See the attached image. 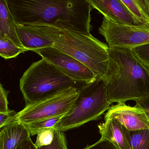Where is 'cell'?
<instances>
[{
    "mask_svg": "<svg viewBox=\"0 0 149 149\" xmlns=\"http://www.w3.org/2000/svg\"><path fill=\"white\" fill-rule=\"evenodd\" d=\"M111 104L105 83L102 78H97L78 89V95L72 108L54 129L64 132L98 120L110 109Z\"/></svg>",
    "mask_w": 149,
    "mask_h": 149,
    "instance_id": "obj_5",
    "label": "cell"
},
{
    "mask_svg": "<svg viewBox=\"0 0 149 149\" xmlns=\"http://www.w3.org/2000/svg\"><path fill=\"white\" fill-rule=\"evenodd\" d=\"M17 113L14 110H10L7 113L0 112V129H1L6 125L17 122Z\"/></svg>",
    "mask_w": 149,
    "mask_h": 149,
    "instance_id": "obj_22",
    "label": "cell"
},
{
    "mask_svg": "<svg viewBox=\"0 0 149 149\" xmlns=\"http://www.w3.org/2000/svg\"><path fill=\"white\" fill-rule=\"evenodd\" d=\"M124 131L130 149H149V129Z\"/></svg>",
    "mask_w": 149,
    "mask_h": 149,
    "instance_id": "obj_15",
    "label": "cell"
},
{
    "mask_svg": "<svg viewBox=\"0 0 149 149\" xmlns=\"http://www.w3.org/2000/svg\"><path fill=\"white\" fill-rule=\"evenodd\" d=\"M47 36L54 42L53 47L76 59L102 78L108 66V45L90 34L62 29L53 25L45 27Z\"/></svg>",
    "mask_w": 149,
    "mask_h": 149,
    "instance_id": "obj_3",
    "label": "cell"
},
{
    "mask_svg": "<svg viewBox=\"0 0 149 149\" xmlns=\"http://www.w3.org/2000/svg\"><path fill=\"white\" fill-rule=\"evenodd\" d=\"M135 102L136 104L144 110L149 120V95L145 97L139 99Z\"/></svg>",
    "mask_w": 149,
    "mask_h": 149,
    "instance_id": "obj_25",
    "label": "cell"
},
{
    "mask_svg": "<svg viewBox=\"0 0 149 149\" xmlns=\"http://www.w3.org/2000/svg\"><path fill=\"white\" fill-rule=\"evenodd\" d=\"M19 39L26 51L39 50L52 47L54 42L47 36L43 24L17 25Z\"/></svg>",
    "mask_w": 149,
    "mask_h": 149,
    "instance_id": "obj_11",
    "label": "cell"
},
{
    "mask_svg": "<svg viewBox=\"0 0 149 149\" xmlns=\"http://www.w3.org/2000/svg\"><path fill=\"white\" fill-rule=\"evenodd\" d=\"M84 149H118L108 140L101 138L95 143L88 145Z\"/></svg>",
    "mask_w": 149,
    "mask_h": 149,
    "instance_id": "obj_24",
    "label": "cell"
},
{
    "mask_svg": "<svg viewBox=\"0 0 149 149\" xmlns=\"http://www.w3.org/2000/svg\"><path fill=\"white\" fill-rule=\"evenodd\" d=\"M108 66L102 79L111 104L136 101L149 95V69L132 49L109 47Z\"/></svg>",
    "mask_w": 149,
    "mask_h": 149,
    "instance_id": "obj_2",
    "label": "cell"
},
{
    "mask_svg": "<svg viewBox=\"0 0 149 149\" xmlns=\"http://www.w3.org/2000/svg\"><path fill=\"white\" fill-rule=\"evenodd\" d=\"M140 25L149 28V16L143 0H122Z\"/></svg>",
    "mask_w": 149,
    "mask_h": 149,
    "instance_id": "obj_16",
    "label": "cell"
},
{
    "mask_svg": "<svg viewBox=\"0 0 149 149\" xmlns=\"http://www.w3.org/2000/svg\"><path fill=\"white\" fill-rule=\"evenodd\" d=\"M64 116H58L51 118L39 120L25 124L30 135H37L39 132L43 130L54 128Z\"/></svg>",
    "mask_w": 149,
    "mask_h": 149,
    "instance_id": "obj_18",
    "label": "cell"
},
{
    "mask_svg": "<svg viewBox=\"0 0 149 149\" xmlns=\"http://www.w3.org/2000/svg\"><path fill=\"white\" fill-rule=\"evenodd\" d=\"M132 50L139 61L149 69V44L136 47Z\"/></svg>",
    "mask_w": 149,
    "mask_h": 149,
    "instance_id": "obj_21",
    "label": "cell"
},
{
    "mask_svg": "<svg viewBox=\"0 0 149 149\" xmlns=\"http://www.w3.org/2000/svg\"><path fill=\"white\" fill-rule=\"evenodd\" d=\"M53 64L67 76L77 81L88 84L98 77L81 63L66 53L54 47H49L34 51Z\"/></svg>",
    "mask_w": 149,
    "mask_h": 149,
    "instance_id": "obj_8",
    "label": "cell"
},
{
    "mask_svg": "<svg viewBox=\"0 0 149 149\" xmlns=\"http://www.w3.org/2000/svg\"><path fill=\"white\" fill-rule=\"evenodd\" d=\"M17 26L6 0H0V34L6 35L18 47L25 49L18 37Z\"/></svg>",
    "mask_w": 149,
    "mask_h": 149,
    "instance_id": "obj_14",
    "label": "cell"
},
{
    "mask_svg": "<svg viewBox=\"0 0 149 149\" xmlns=\"http://www.w3.org/2000/svg\"><path fill=\"white\" fill-rule=\"evenodd\" d=\"M17 25L47 24L90 34L91 13L87 0H6Z\"/></svg>",
    "mask_w": 149,
    "mask_h": 149,
    "instance_id": "obj_1",
    "label": "cell"
},
{
    "mask_svg": "<svg viewBox=\"0 0 149 149\" xmlns=\"http://www.w3.org/2000/svg\"><path fill=\"white\" fill-rule=\"evenodd\" d=\"M39 149H68L67 139L64 132L55 130L53 143L50 145L43 146Z\"/></svg>",
    "mask_w": 149,
    "mask_h": 149,
    "instance_id": "obj_20",
    "label": "cell"
},
{
    "mask_svg": "<svg viewBox=\"0 0 149 149\" xmlns=\"http://www.w3.org/2000/svg\"><path fill=\"white\" fill-rule=\"evenodd\" d=\"M104 120L97 125L101 138L109 141L118 149H130L124 125L114 118Z\"/></svg>",
    "mask_w": 149,
    "mask_h": 149,
    "instance_id": "obj_12",
    "label": "cell"
},
{
    "mask_svg": "<svg viewBox=\"0 0 149 149\" xmlns=\"http://www.w3.org/2000/svg\"><path fill=\"white\" fill-rule=\"evenodd\" d=\"M55 130L54 128L47 129L39 132L35 144L38 148L50 145L54 139Z\"/></svg>",
    "mask_w": 149,
    "mask_h": 149,
    "instance_id": "obj_19",
    "label": "cell"
},
{
    "mask_svg": "<svg viewBox=\"0 0 149 149\" xmlns=\"http://www.w3.org/2000/svg\"><path fill=\"white\" fill-rule=\"evenodd\" d=\"M114 118L129 130L149 129V120L142 108L125 103H117L111 106L104 115V119Z\"/></svg>",
    "mask_w": 149,
    "mask_h": 149,
    "instance_id": "obj_9",
    "label": "cell"
},
{
    "mask_svg": "<svg viewBox=\"0 0 149 149\" xmlns=\"http://www.w3.org/2000/svg\"><path fill=\"white\" fill-rule=\"evenodd\" d=\"M78 92V89L71 87L43 100L26 105L17 113V120L25 125L64 116L72 108Z\"/></svg>",
    "mask_w": 149,
    "mask_h": 149,
    "instance_id": "obj_6",
    "label": "cell"
},
{
    "mask_svg": "<svg viewBox=\"0 0 149 149\" xmlns=\"http://www.w3.org/2000/svg\"><path fill=\"white\" fill-rule=\"evenodd\" d=\"M16 149H39V148L36 146L35 143H33L31 139L30 138L23 141Z\"/></svg>",
    "mask_w": 149,
    "mask_h": 149,
    "instance_id": "obj_26",
    "label": "cell"
},
{
    "mask_svg": "<svg viewBox=\"0 0 149 149\" xmlns=\"http://www.w3.org/2000/svg\"><path fill=\"white\" fill-rule=\"evenodd\" d=\"M31 138L25 125L17 121L1 129L0 149H16L23 141Z\"/></svg>",
    "mask_w": 149,
    "mask_h": 149,
    "instance_id": "obj_13",
    "label": "cell"
},
{
    "mask_svg": "<svg viewBox=\"0 0 149 149\" xmlns=\"http://www.w3.org/2000/svg\"><path fill=\"white\" fill-rule=\"evenodd\" d=\"M26 52L24 49L14 43L6 35L0 34V56L5 60L17 57Z\"/></svg>",
    "mask_w": 149,
    "mask_h": 149,
    "instance_id": "obj_17",
    "label": "cell"
},
{
    "mask_svg": "<svg viewBox=\"0 0 149 149\" xmlns=\"http://www.w3.org/2000/svg\"><path fill=\"white\" fill-rule=\"evenodd\" d=\"M98 32L109 47L132 49L149 44V28L142 25H120L104 17Z\"/></svg>",
    "mask_w": 149,
    "mask_h": 149,
    "instance_id": "obj_7",
    "label": "cell"
},
{
    "mask_svg": "<svg viewBox=\"0 0 149 149\" xmlns=\"http://www.w3.org/2000/svg\"><path fill=\"white\" fill-rule=\"evenodd\" d=\"M9 91L5 89L2 84L0 85V112L7 113L11 110L8 107V97L9 94Z\"/></svg>",
    "mask_w": 149,
    "mask_h": 149,
    "instance_id": "obj_23",
    "label": "cell"
},
{
    "mask_svg": "<svg viewBox=\"0 0 149 149\" xmlns=\"http://www.w3.org/2000/svg\"><path fill=\"white\" fill-rule=\"evenodd\" d=\"M86 84L73 80L44 59L34 62L20 80V89L26 105L43 100L74 87L79 89Z\"/></svg>",
    "mask_w": 149,
    "mask_h": 149,
    "instance_id": "obj_4",
    "label": "cell"
},
{
    "mask_svg": "<svg viewBox=\"0 0 149 149\" xmlns=\"http://www.w3.org/2000/svg\"><path fill=\"white\" fill-rule=\"evenodd\" d=\"M93 8L104 17L117 24L129 26L140 24L131 13L122 0H87Z\"/></svg>",
    "mask_w": 149,
    "mask_h": 149,
    "instance_id": "obj_10",
    "label": "cell"
}]
</instances>
